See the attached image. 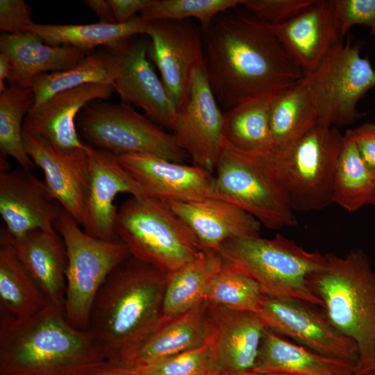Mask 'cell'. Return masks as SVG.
<instances>
[{
	"label": "cell",
	"mask_w": 375,
	"mask_h": 375,
	"mask_svg": "<svg viewBox=\"0 0 375 375\" xmlns=\"http://www.w3.org/2000/svg\"><path fill=\"white\" fill-rule=\"evenodd\" d=\"M204 35L206 74L219 105L226 111L274 95L305 77L273 25L242 6L217 15Z\"/></svg>",
	"instance_id": "obj_1"
},
{
	"label": "cell",
	"mask_w": 375,
	"mask_h": 375,
	"mask_svg": "<svg viewBox=\"0 0 375 375\" xmlns=\"http://www.w3.org/2000/svg\"><path fill=\"white\" fill-rule=\"evenodd\" d=\"M167 276L133 256L108 276L94 299L87 329L108 362L129 365L163 323Z\"/></svg>",
	"instance_id": "obj_2"
},
{
	"label": "cell",
	"mask_w": 375,
	"mask_h": 375,
	"mask_svg": "<svg viewBox=\"0 0 375 375\" xmlns=\"http://www.w3.org/2000/svg\"><path fill=\"white\" fill-rule=\"evenodd\" d=\"M108 362L89 332L57 306L23 319L0 314V375H85Z\"/></svg>",
	"instance_id": "obj_3"
},
{
	"label": "cell",
	"mask_w": 375,
	"mask_h": 375,
	"mask_svg": "<svg viewBox=\"0 0 375 375\" xmlns=\"http://www.w3.org/2000/svg\"><path fill=\"white\" fill-rule=\"evenodd\" d=\"M324 268L310 287L324 312L343 335L357 345L355 375L375 374V270L365 252L353 249L345 256L324 254Z\"/></svg>",
	"instance_id": "obj_4"
},
{
	"label": "cell",
	"mask_w": 375,
	"mask_h": 375,
	"mask_svg": "<svg viewBox=\"0 0 375 375\" xmlns=\"http://www.w3.org/2000/svg\"><path fill=\"white\" fill-rule=\"evenodd\" d=\"M224 265L253 279L267 296L294 299L323 307L311 276L325 265V256L308 251L281 234L230 240L219 248Z\"/></svg>",
	"instance_id": "obj_5"
},
{
	"label": "cell",
	"mask_w": 375,
	"mask_h": 375,
	"mask_svg": "<svg viewBox=\"0 0 375 375\" xmlns=\"http://www.w3.org/2000/svg\"><path fill=\"white\" fill-rule=\"evenodd\" d=\"M115 229L131 256L165 272L192 262L201 251L184 221L167 202L152 196L124 201Z\"/></svg>",
	"instance_id": "obj_6"
},
{
	"label": "cell",
	"mask_w": 375,
	"mask_h": 375,
	"mask_svg": "<svg viewBox=\"0 0 375 375\" xmlns=\"http://www.w3.org/2000/svg\"><path fill=\"white\" fill-rule=\"evenodd\" d=\"M214 178V197L236 205L262 226L277 230L297 225L269 152H244L224 140Z\"/></svg>",
	"instance_id": "obj_7"
},
{
	"label": "cell",
	"mask_w": 375,
	"mask_h": 375,
	"mask_svg": "<svg viewBox=\"0 0 375 375\" xmlns=\"http://www.w3.org/2000/svg\"><path fill=\"white\" fill-rule=\"evenodd\" d=\"M63 209L55 228L65 245L67 267L64 313L74 328L87 331L94 299L112 272L130 256L120 240L107 242L86 233Z\"/></svg>",
	"instance_id": "obj_8"
},
{
	"label": "cell",
	"mask_w": 375,
	"mask_h": 375,
	"mask_svg": "<svg viewBox=\"0 0 375 375\" xmlns=\"http://www.w3.org/2000/svg\"><path fill=\"white\" fill-rule=\"evenodd\" d=\"M76 127L85 143L117 156L150 154L181 163L189 158L172 133L126 103L91 101L78 113Z\"/></svg>",
	"instance_id": "obj_9"
},
{
	"label": "cell",
	"mask_w": 375,
	"mask_h": 375,
	"mask_svg": "<svg viewBox=\"0 0 375 375\" xmlns=\"http://www.w3.org/2000/svg\"><path fill=\"white\" fill-rule=\"evenodd\" d=\"M342 137L338 128L317 123L284 155L269 152L294 211L319 210L333 203Z\"/></svg>",
	"instance_id": "obj_10"
},
{
	"label": "cell",
	"mask_w": 375,
	"mask_h": 375,
	"mask_svg": "<svg viewBox=\"0 0 375 375\" xmlns=\"http://www.w3.org/2000/svg\"><path fill=\"white\" fill-rule=\"evenodd\" d=\"M305 78L312 90L318 123L338 128L365 115L358 110V103L375 88V70L369 59L360 56V46L349 39Z\"/></svg>",
	"instance_id": "obj_11"
},
{
	"label": "cell",
	"mask_w": 375,
	"mask_h": 375,
	"mask_svg": "<svg viewBox=\"0 0 375 375\" xmlns=\"http://www.w3.org/2000/svg\"><path fill=\"white\" fill-rule=\"evenodd\" d=\"M114 92L112 85L86 84L56 94L28 111L23 133L45 139L88 175V144L78 132L76 118L87 104L108 99Z\"/></svg>",
	"instance_id": "obj_12"
},
{
	"label": "cell",
	"mask_w": 375,
	"mask_h": 375,
	"mask_svg": "<svg viewBox=\"0 0 375 375\" xmlns=\"http://www.w3.org/2000/svg\"><path fill=\"white\" fill-rule=\"evenodd\" d=\"M224 119L205 65L196 68L172 134L193 165L213 174L224 144Z\"/></svg>",
	"instance_id": "obj_13"
},
{
	"label": "cell",
	"mask_w": 375,
	"mask_h": 375,
	"mask_svg": "<svg viewBox=\"0 0 375 375\" xmlns=\"http://www.w3.org/2000/svg\"><path fill=\"white\" fill-rule=\"evenodd\" d=\"M203 34L192 19L150 22L149 53L177 111L187 98L194 70L205 65Z\"/></svg>",
	"instance_id": "obj_14"
},
{
	"label": "cell",
	"mask_w": 375,
	"mask_h": 375,
	"mask_svg": "<svg viewBox=\"0 0 375 375\" xmlns=\"http://www.w3.org/2000/svg\"><path fill=\"white\" fill-rule=\"evenodd\" d=\"M310 305L301 300L276 299L264 294L258 314L266 327L273 331L322 355L356 364V344L334 326L324 311Z\"/></svg>",
	"instance_id": "obj_15"
},
{
	"label": "cell",
	"mask_w": 375,
	"mask_h": 375,
	"mask_svg": "<svg viewBox=\"0 0 375 375\" xmlns=\"http://www.w3.org/2000/svg\"><path fill=\"white\" fill-rule=\"evenodd\" d=\"M88 185L83 231L103 241L119 240L115 229L118 209L114 203L117 195H151L123 167L117 156L88 144Z\"/></svg>",
	"instance_id": "obj_16"
},
{
	"label": "cell",
	"mask_w": 375,
	"mask_h": 375,
	"mask_svg": "<svg viewBox=\"0 0 375 375\" xmlns=\"http://www.w3.org/2000/svg\"><path fill=\"white\" fill-rule=\"evenodd\" d=\"M62 210L44 181L32 171L19 167L0 172V215L10 236L55 229Z\"/></svg>",
	"instance_id": "obj_17"
},
{
	"label": "cell",
	"mask_w": 375,
	"mask_h": 375,
	"mask_svg": "<svg viewBox=\"0 0 375 375\" xmlns=\"http://www.w3.org/2000/svg\"><path fill=\"white\" fill-rule=\"evenodd\" d=\"M118 158L123 167L152 197L165 201L182 202L214 197V174L199 166L150 154Z\"/></svg>",
	"instance_id": "obj_18"
},
{
	"label": "cell",
	"mask_w": 375,
	"mask_h": 375,
	"mask_svg": "<svg viewBox=\"0 0 375 375\" xmlns=\"http://www.w3.org/2000/svg\"><path fill=\"white\" fill-rule=\"evenodd\" d=\"M208 305L217 369L226 374L251 372L267 327L258 313Z\"/></svg>",
	"instance_id": "obj_19"
},
{
	"label": "cell",
	"mask_w": 375,
	"mask_h": 375,
	"mask_svg": "<svg viewBox=\"0 0 375 375\" xmlns=\"http://www.w3.org/2000/svg\"><path fill=\"white\" fill-rule=\"evenodd\" d=\"M149 44L145 40L128 42L119 53L122 69L113 86L122 101L140 107L151 120L172 130L177 110L147 58Z\"/></svg>",
	"instance_id": "obj_20"
},
{
	"label": "cell",
	"mask_w": 375,
	"mask_h": 375,
	"mask_svg": "<svg viewBox=\"0 0 375 375\" xmlns=\"http://www.w3.org/2000/svg\"><path fill=\"white\" fill-rule=\"evenodd\" d=\"M165 202L190 229L201 250L218 251L230 240L260 236L262 224L259 221L222 199Z\"/></svg>",
	"instance_id": "obj_21"
},
{
	"label": "cell",
	"mask_w": 375,
	"mask_h": 375,
	"mask_svg": "<svg viewBox=\"0 0 375 375\" xmlns=\"http://www.w3.org/2000/svg\"><path fill=\"white\" fill-rule=\"evenodd\" d=\"M0 234L10 244L49 303L64 310L67 257L65 243L56 229L35 230L13 238L3 226Z\"/></svg>",
	"instance_id": "obj_22"
},
{
	"label": "cell",
	"mask_w": 375,
	"mask_h": 375,
	"mask_svg": "<svg viewBox=\"0 0 375 375\" xmlns=\"http://www.w3.org/2000/svg\"><path fill=\"white\" fill-rule=\"evenodd\" d=\"M273 26L306 74L344 42L334 23L331 0H317L292 19Z\"/></svg>",
	"instance_id": "obj_23"
},
{
	"label": "cell",
	"mask_w": 375,
	"mask_h": 375,
	"mask_svg": "<svg viewBox=\"0 0 375 375\" xmlns=\"http://www.w3.org/2000/svg\"><path fill=\"white\" fill-rule=\"evenodd\" d=\"M0 53L7 56L12 66L9 84L31 88L38 76L71 69L90 52L70 46L49 45L35 33L24 31L1 33Z\"/></svg>",
	"instance_id": "obj_24"
},
{
	"label": "cell",
	"mask_w": 375,
	"mask_h": 375,
	"mask_svg": "<svg viewBox=\"0 0 375 375\" xmlns=\"http://www.w3.org/2000/svg\"><path fill=\"white\" fill-rule=\"evenodd\" d=\"M26 150L44 172V182L54 198L82 226L88 178L67 156L45 139L23 133Z\"/></svg>",
	"instance_id": "obj_25"
},
{
	"label": "cell",
	"mask_w": 375,
	"mask_h": 375,
	"mask_svg": "<svg viewBox=\"0 0 375 375\" xmlns=\"http://www.w3.org/2000/svg\"><path fill=\"white\" fill-rule=\"evenodd\" d=\"M356 364L294 344L267 328L255 366L256 373L290 375H355Z\"/></svg>",
	"instance_id": "obj_26"
},
{
	"label": "cell",
	"mask_w": 375,
	"mask_h": 375,
	"mask_svg": "<svg viewBox=\"0 0 375 375\" xmlns=\"http://www.w3.org/2000/svg\"><path fill=\"white\" fill-rule=\"evenodd\" d=\"M212 335L208 305L203 301L185 312L164 320L126 366L145 365L199 348L209 343Z\"/></svg>",
	"instance_id": "obj_27"
},
{
	"label": "cell",
	"mask_w": 375,
	"mask_h": 375,
	"mask_svg": "<svg viewBox=\"0 0 375 375\" xmlns=\"http://www.w3.org/2000/svg\"><path fill=\"white\" fill-rule=\"evenodd\" d=\"M150 22L140 15L123 24L55 25L35 23L24 31L35 33L49 45L70 46L88 52L93 51L96 47L106 46L119 53L132 36L147 35Z\"/></svg>",
	"instance_id": "obj_28"
},
{
	"label": "cell",
	"mask_w": 375,
	"mask_h": 375,
	"mask_svg": "<svg viewBox=\"0 0 375 375\" xmlns=\"http://www.w3.org/2000/svg\"><path fill=\"white\" fill-rule=\"evenodd\" d=\"M269 121L272 140L269 152L274 157L286 153L318 123L312 90L305 77L273 97Z\"/></svg>",
	"instance_id": "obj_29"
},
{
	"label": "cell",
	"mask_w": 375,
	"mask_h": 375,
	"mask_svg": "<svg viewBox=\"0 0 375 375\" xmlns=\"http://www.w3.org/2000/svg\"><path fill=\"white\" fill-rule=\"evenodd\" d=\"M122 58L110 49L92 51L67 70L42 74L34 78L31 88L34 106L38 107L59 92L86 84L113 85L119 76Z\"/></svg>",
	"instance_id": "obj_30"
},
{
	"label": "cell",
	"mask_w": 375,
	"mask_h": 375,
	"mask_svg": "<svg viewBox=\"0 0 375 375\" xmlns=\"http://www.w3.org/2000/svg\"><path fill=\"white\" fill-rule=\"evenodd\" d=\"M223 265L219 251L201 250L194 260L168 272L163 299L164 320L203 302L209 283Z\"/></svg>",
	"instance_id": "obj_31"
},
{
	"label": "cell",
	"mask_w": 375,
	"mask_h": 375,
	"mask_svg": "<svg viewBox=\"0 0 375 375\" xmlns=\"http://www.w3.org/2000/svg\"><path fill=\"white\" fill-rule=\"evenodd\" d=\"M48 304L10 244L0 234V314L26 318L42 311Z\"/></svg>",
	"instance_id": "obj_32"
},
{
	"label": "cell",
	"mask_w": 375,
	"mask_h": 375,
	"mask_svg": "<svg viewBox=\"0 0 375 375\" xmlns=\"http://www.w3.org/2000/svg\"><path fill=\"white\" fill-rule=\"evenodd\" d=\"M375 197V174L362 160L351 129L343 134L336 165L333 202L348 212H355Z\"/></svg>",
	"instance_id": "obj_33"
},
{
	"label": "cell",
	"mask_w": 375,
	"mask_h": 375,
	"mask_svg": "<svg viewBox=\"0 0 375 375\" xmlns=\"http://www.w3.org/2000/svg\"><path fill=\"white\" fill-rule=\"evenodd\" d=\"M274 95L258 97L226 111L224 140L244 152H269L272 147L269 110Z\"/></svg>",
	"instance_id": "obj_34"
},
{
	"label": "cell",
	"mask_w": 375,
	"mask_h": 375,
	"mask_svg": "<svg viewBox=\"0 0 375 375\" xmlns=\"http://www.w3.org/2000/svg\"><path fill=\"white\" fill-rule=\"evenodd\" d=\"M34 101V92L31 88L9 84L0 93L1 155L3 158L12 157L19 167L30 171H33L35 165L24 146L23 122L28 111L33 107Z\"/></svg>",
	"instance_id": "obj_35"
},
{
	"label": "cell",
	"mask_w": 375,
	"mask_h": 375,
	"mask_svg": "<svg viewBox=\"0 0 375 375\" xmlns=\"http://www.w3.org/2000/svg\"><path fill=\"white\" fill-rule=\"evenodd\" d=\"M263 296L260 286L253 279L224 265L209 283L204 301L210 305L258 313Z\"/></svg>",
	"instance_id": "obj_36"
},
{
	"label": "cell",
	"mask_w": 375,
	"mask_h": 375,
	"mask_svg": "<svg viewBox=\"0 0 375 375\" xmlns=\"http://www.w3.org/2000/svg\"><path fill=\"white\" fill-rule=\"evenodd\" d=\"M244 0H154L141 12L149 21L192 19L204 34L219 13L241 6Z\"/></svg>",
	"instance_id": "obj_37"
},
{
	"label": "cell",
	"mask_w": 375,
	"mask_h": 375,
	"mask_svg": "<svg viewBox=\"0 0 375 375\" xmlns=\"http://www.w3.org/2000/svg\"><path fill=\"white\" fill-rule=\"evenodd\" d=\"M130 367L140 375H203L217 369L210 342L170 357Z\"/></svg>",
	"instance_id": "obj_38"
},
{
	"label": "cell",
	"mask_w": 375,
	"mask_h": 375,
	"mask_svg": "<svg viewBox=\"0 0 375 375\" xmlns=\"http://www.w3.org/2000/svg\"><path fill=\"white\" fill-rule=\"evenodd\" d=\"M335 27L344 38L356 25L369 28L375 37V0H331Z\"/></svg>",
	"instance_id": "obj_39"
},
{
	"label": "cell",
	"mask_w": 375,
	"mask_h": 375,
	"mask_svg": "<svg viewBox=\"0 0 375 375\" xmlns=\"http://www.w3.org/2000/svg\"><path fill=\"white\" fill-rule=\"evenodd\" d=\"M317 0H244L245 10L271 25L283 24L312 6Z\"/></svg>",
	"instance_id": "obj_40"
},
{
	"label": "cell",
	"mask_w": 375,
	"mask_h": 375,
	"mask_svg": "<svg viewBox=\"0 0 375 375\" xmlns=\"http://www.w3.org/2000/svg\"><path fill=\"white\" fill-rule=\"evenodd\" d=\"M34 24L31 8L24 1H0V31L2 33H20Z\"/></svg>",
	"instance_id": "obj_41"
},
{
	"label": "cell",
	"mask_w": 375,
	"mask_h": 375,
	"mask_svg": "<svg viewBox=\"0 0 375 375\" xmlns=\"http://www.w3.org/2000/svg\"><path fill=\"white\" fill-rule=\"evenodd\" d=\"M351 131L362 160L375 174V123H363Z\"/></svg>",
	"instance_id": "obj_42"
},
{
	"label": "cell",
	"mask_w": 375,
	"mask_h": 375,
	"mask_svg": "<svg viewBox=\"0 0 375 375\" xmlns=\"http://www.w3.org/2000/svg\"><path fill=\"white\" fill-rule=\"evenodd\" d=\"M154 0H110L116 23L123 24L142 12Z\"/></svg>",
	"instance_id": "obj_43"
},
{
	"label": "cell",
	"mask_w": 375,
	"mask_h": 375,
	"mask_svg": "<svg viewBox=\"0 0 375 375\" xmlns=\"http://www.w3.org/2000/svg\"><path fill=\"white\" fill-rule=\"evenodd\" d=\"M84 3L96 13L99 22L116 23L110 0H86Z\"/></svg>",
	"instance_id": "obj_44"
},
{
	"label": "cell",
	"mask_w": 375,
	"mask_h": 375,
	"mask_svg": "<svg viewBox=\"0 0 375 375\" xmlns=\"http://www.w3.org/2000/svg\"><path fill=\"white\" fill-rule=\"evenodd\" d=\"M85 375H140L131 367L108 362L102 368Z\"/></svg>",
	"instance_id": "obj_45"
},
{
	"label": "cell",
	"mask_w": 375,
	"mask_h": 375,
	"mask_svg": "<svg viewBox=\"0 0 375 375\" xmlns=\"http://www.w3.org/2000/svg\"><path fill=\"white\" fill-rule=\"evenodd\" d=\"M12 71L10 60L6 55L0 53V93L6 89L5 81L9 79Z\"/></svg>",
	"instance_id": "obj_46"
},
{
	"label": "cell",
	"mask_w": 375,
	"mask_h": 375,
	"mask_svg": "<svg viewBox=\"0 0 375 375\" xmlns=\"http://www.w3.org/2000/svg\"><path fill=\"white\" fill-rule=\"evenodd\" d=\"M226 375H290L286 374H280V373H256L253 372H249L247 373L238 374H226Z\"/></svg>",
	"instance_id": "obj_47"
},
{
	"label": "cell",
	"mask_w": 375,
	"mask_h": 375,
	"mask_svg": "<svg viewBox=\"0 0 375 375\" xmlns=\"http://www.w3.org/2000/svg\"><path fill=\"white\" fill-rule=\"evenodd\" d=\"M203 375H226L217 369H213L212 371L208 372V373L203 374Z\"/></svg>",
	"instance_id": "obj_48"
},
{
	"label": "cell",
	"mask_w": 375,
	"mask_h": 375,
	"mask_svg": "<svg viewBox=\"0 0 375 375\" xmlns=\"http://www.w3.org/2000/svg\"><path fill=\"white\" fill-rule=\"evenodd\" d=\"M372 205H375V197H374V201H373Z\"/></svg>",
	"instance_id": "obj_49"
},
{
	"label": "cell",
	"mask_w": 375,
	"mask_h": 375,
	"mask_svg": "<svg viewBox=\"0 0 375 375\" xmlns=\"http://www.w3.org/2000/svg\"><path fill=\"white\" fill-rule=\"evenodd\" d=\"M374 375H375V374H374Z\"/></svg>",
	"instance_id": "obj_50"
}]
</instances>
